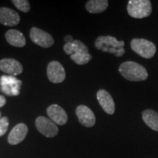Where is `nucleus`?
<instances>
[{"instance_id":"1","label":"nucleus","mask_w":158,"mask_h":158,"mask_svg":"<svg viewBox=\"0 0 158 158\" xmlns=\"http://www.w3.org/2000/svg\"><path fill=\"white\" fill-rule=\"evenodd\" d=\"M118 71L124 78L130 81H141L148 78L146 68L132 61H127L120 64Z\"/></svg>"},{"instance_id":"2","label":"nucleus","mask_w":158,"mask_h":158,"mask_svg":"<svg viewBox=\"0 0 158 158\" xmlns=\"http://www.w3.org/2000/svg\"><path fill=\"white\" fill-rule=\"evenodd\" d=\"M94 45L98 50L114 54L118 57L122 56L125 53L124 41H118L116 37L111 36L98 37L95 40Z\"/></svg>"},{"instance_id":"3","label":"nucleus","mask_w":158,"mask_h":158,"mask_svg":"<svg viewBox=\"0 0 158 158\" xmlns=\"http://www.w3.org/2000/svg\"><path fill=\"white\" fill-rule=\"evenodd\" d=\"M152 11V3L149 0H130L128 2V14L135 19H143L149 16Z\"/></svg>"},{"instance_id":"4","label":"nucleus","mask_w":158,"mask_h":158,"mask_svg":"<svg viewBox=\"0 0 158 158\" xmlns=\"http://www.w3.org/2000/svg\"><path fill=\"white\" fill-rule=\"evenodd\" d=\"M132 50L140 56L145 59H151L156 53V45L151 41L146 39L135 38L130 43Z\"/></svg>"},{"instance_id":"5","label":"nucleus","mask_w":158,"mask_h":158,"mask_svg":"<svg viewBox=\"0 0 158 158\" xmlns=\"http://www.w3.org/2000/svg\"><path fill=\"white\" fill-rule=\"evenodd\" d=\"M22 81L13 76H2L0 78L2 92L9 96H17L20 94Z\"/></svg>"},{"instance_id":"6","label":"nucleus","mask_w":158,"mask_h":158,"mask_svg":"<svg viewBox=\"0 0 158 158\" xmlns=\"http://www.w3.org/2000/svg\"><path fill=\"white\" fill-rule=\"evenodd\" d=\"M35 125L38 131L45 137L53 138L57 135L58 127L54 122L45 116H39L35 120Z\"/></svg>"},{"instance_id":"7","label":"nucleus","mask_w":158,"mask_h":158,"mask_svg":"<svg viewBox=\"0 0 158 158\" xmlns=\"http://www.w3.org/2000/svg\"><path fill=\"white\" fill-rule=\"evenodd\" d=\"M29 35L33 43L43 48H50L54 43V39L50 34L37 27L31 29Z\"/></svg>"},{"instance_id":"8","label":"nucleus","mask_w":158,"mask_h":158,"mask_svg":"<svg viewBox=\"0 0 158 158\" xmlns=\"http://www.w3.org/2000/svg\"><path fill=\"white\" fill-rule=\"evenodd\" d=\"M47 76L48 80L54 84H59L64 81L66 73L64 68L60 62L53 61L47 67Z\"/></svg>"},{"instance_id":"9","label":"nucleus","mask_w":158,"mask_h":158,"mask_svg":"<svg viewBox=\"0 0 158 158\" xmlns=\"http://www.w3.org/2000/svg\"><path fill=\"white\" fill-rule=\"evenodd\" d=\"M76 115L78 116V121L82 125L86 127H93L95 124L96 118L92 110L87 106L81 105L76 108Z\"/></svg>"},{"instance_id":"10","label":"nucleus","mask_w":158,"mask_h":158,"mask_svg":"<svg viewBox=\"0 0 158 158\" xmlns=\"http://www.w3.org/2000/svg\"><path fill=\"white\" fill-rule=\"evenodd\" d=\"M0 70L8 76H15L23 72V66L14 59L5 58L0 60Z\"/></svg>"},{"instance_id":"11","label":"nucleus","mask_w":158,"mask_h":158,"mask_svg":"<svg viewBox=\"0 0 158 158\" xmlns=\"http://www.w3.org/2000/svg\"><path fill=\"white\" fill-rule=\"evenodd\" d=\"M47 114L52 122L59 125H64L68 122V117L67 113L59 105H51L47 108Z\"/></svg>"},{"instance_id":"12","label":"nucleus","mask_w":158,"mask_h":158,"mask_svg":"<svg viewBox=\"0 0 158 158\" xmlns=\"http://www.w3.org/2000/svg\"><path fill=\"white\" fill-rule=\"evenodd\" d=\"M97 99L104 111L108 114L112 115L115 112V103L111 95L107 91L99 90L97 93Z\"/></svg>"},{"instance_id":"13","label":"nucleus","mask_w":158,"mask_h":158,"mask_svg":"<svg viewBox=\"0 0 158 158\" xmlns=\"http://www.w3.org/2000/svg\"><path fill=\"white\" fill-rule=\"evenodd\" d=\"M20 22L19 13L8 7H0V23L7 27L16 26Z\"/></svg>"},{"instance_id":"14","label":"nucleus","mask_w":158,"mask_h":158,"mask_svg":"<svg viewBox=\"0 0 158 158\" xmlns=\"http://www.w3.org/2000/svg\"><path fill=\"white\" fill-rule=\"evenodd\" d=\"M28 133V127L23 123L18 124L12 129L8 135V142L11 145H17L25 139Z\"/></svg>"},{"instance_id":"15","label":"nucleus","mask_w":158,"mask_h":158,"mask_svg":"<svg viewBox=\"0 0 158 158\" xmlns=\"http://www.w3.org/2000/svg\"><path fill=\"white\" fill-rule=\"evenodd\" d=\"M5 38L10 45L15 47H23L26 45V38L23 33L15 29H10L6 32Z\"/></svg>"},{"instance_id":"16","label":"nucleus","mask_w":158,"mask_h":158,"mask_svg":"<svg viewBox=\"0 0 158 158\" xmlns=\"http://www.w3.org/2000/svg\"><path fill=\"white\" fill-rule=\"evenodd\" d=\"M143 122L152 130L158 132V113L152 109L144 110L142 113Z\"/></svg>"},{"instance_id":"17","label":"nucleus","mask_w":158,"mask_h":158,"mask_svg":"<svg viewBox=\"0 0 158 158\" xmlns=\"http://www.w3.org/2000/svg\"><path fill=\"white\" fill-rule=\"evenodd\" d=\"M64 51L68 55H73L76 53L89 52V49L84 43L78 40H74L73 43H65L64 45Z\"/></svg>"},{"instance_id":"18","label":"nucleus","mask_w":158,"mask_h":158,"mask_svg":"<svg viewBox=\"0 0 158 158\" xmlns=\"http://www.w3.org/2000/svg\"><path fill=\"white\" fill-rule=\"evenodd\" d=\"M107 0H90L86 4V9L90 13H100L107 9Z\"/></svg>"},{"instance_id":"19","label":"nucleus","mask_w":158,"mask_h":158,"mask_svg":"<svg viewBox=\"0 0 158 158\" xmlns=\"http://www.w3.org/2000/svg\"><path fill=\"white\" fill-rule=\"evenodd\" d=\"M70 58L77 64H86L92 59V56L89 52H80L71 55Z\"/></svg>"},{"instance_id":"20","label":"nucleus","mask_w":158,"mask_h":158,"mask_svg":"<svg viewBox=\"0 0 158 158\" xmlns=\"http://www.w3.org/2000/svg\"><path fill=\"white\" fill-rule=\"evenodd\" d=\"M12 2L15 6V7L23 13H28L30 11L31 7L27 0H13Z\"/></svg>"},{"instance_id":"21","label":"nucleus","mask_w":158,"mask_h":158,"mask_svg":"<svg viewBox=\"0 0 158 158\" xmlns=\"http://www.w3.org/2000/svg\"><path fill=\"white\" fill-rule=\"evenodd\" d=\"M9 127V119L7 116L0 118V136H2L7 131Z\"/></svg>"},{"instance_id":"22","label":"nucleus","mask_w":158,"mask_h":158,"mask_svg":"<svg viewBox=\"0 0 158 158\" xmlns=\"http://www.w3.org/2000/svg\"><path fill=\"white\" fill-rule=\"evenodd\" d=\"M64 41L66 42V43H70L73 42L74 40L73 37L71 36V35H67V36L64 37Z\"/></svg>"},{"instance_id":"23","label":"nucleus","mask_w":158,"mask_h":158,"mask_svg":"<svg viewBox=\"0 0 158 158\" xmlns=\"http://www.w3.org/2000/svg\"><path fill=\"white\" fill-rule=\"evenodd\" d=\"M6 104V99L4 96L0 95V108L3 107Z\"/></svg>"},{"instance_id":"24","label":"nucleus","mask_w":158,"mask_h":158,"mask_svg":"<svg viewBox=\"0 0 158 158\" xmlns=\"http://www.w3.org/2000/svg\"><path fill=\"white\" fill-rule=\"evenodd\" d=\"M0 118H1V112H0Z\"/></svg>"}]
</instances>
